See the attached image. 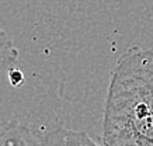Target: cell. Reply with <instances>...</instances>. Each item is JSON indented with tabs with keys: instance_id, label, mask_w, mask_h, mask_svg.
Returning <instances> with one entry per match:
<instances>
[{
	"instance_id": "1",
	"label": "cell",
	"mask_w": 153,
	"mask_h": 146,
	"mask_svg": "<svg viewBox=\"0 0 153 146\" xmlns=\"http://www.w3.org/2000/svg\"><path fill=\"white\" fill-rule=\"evenodd\" d=\"M104 146H153V111L120 62L111 73L102 121Z\"/></svg>"
},
{
	"instance_id": "2",
	"label": "cell",
	"mask_w": 153,
	"mask_h": 146,
	"mask_svg": "<svg viewBox=\"0 0 153 146\" xmlns=\"http://www.w3.org/2000/svg\"><path fill=\"white\" fill-rule=\"evenodd\" d=\"M153 111V49L131 47L118 59Z\"/></svg>"
},
{
	"instance_id": "3",
	"label": "cell",
	"mask_w": 153,
	"mask_h": 146,
	"mask_svg": "<svg viewBox=\"0 0 153 146\" xmlns=\"http://www.w3.org/2000/svg\"><path fill=\"white\" fill-rule=\"evenodd\" d=\"M42 146H104L97 143L84 131L55 128L41 136Z\"/></svg>"
},
{
	"instance_id": "4",
	"label": "cell",
	"mask_w": 153,
	"mask_h": 146,
	"mask_svg": "<svg viewBox=\"0 0 153 146\" xmlns=\"http://www.w3.org/2000/svg\"><path fill=\"white\" fill-rule=\"evenodd\" d=\"M0 146H42L41 138L19 121H10L0 129Z\"/></svg>"
},
{
	"instance_id": "5",
	"label": "cell",
	"mask_w": 153,
	"mask_h": 146,
	"mask_svg": "<svg viewBox=\"0 0 153 146\" xmlns=\"http://www.w3.org/2000/svg\"><path fill=\"white\" fill-rule=\"evenodd\" d=\"M19 61V51L13 45L6 31L0 30V75L9 70Z\"/></svg>"
},
{
	"instance_id": "6",
	"label": "cell",
	"mask_w": 153,
	"mask_h": 146,
	"mask_svg": "<svg viewBox=\"0 0 153 146\" xmlns=\"http://www.w3.org/2000/svg\"><path fill=\"white\" fill-rule=\"evenodd\" d=\"M7 77H9L10 84L13 86V87H21L24 84V80H25L23 70L19 69V67H16V66L10 67L9 70H7Z\"/></svg>"
}]
</instances>
